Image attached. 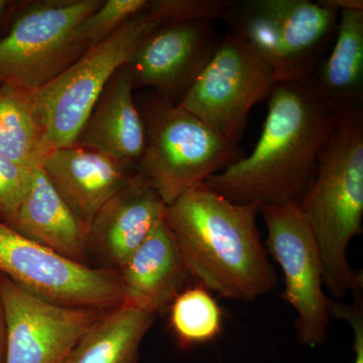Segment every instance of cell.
<instances>
[{"label":"cell","instance_id":"1","mask_svg":"<svg viewBox=\"0 0 363 363\" xmlns=\"http://www.w3.org/2000/svg\"><path fill=\"white\" fill-rule=\"evenodd\" d=\"M342 113L318 93L310 79L277 83L252 154L205 184L238 204L298 207L320 152Z\"/></svg>","mask_w":363,"mask_h":363},{"label":"cell","instance_id":"2","mask_svg":"<svg viewBox=\"0 0 363 363\" xmlns=\"http://www.w3.org/2000/svg\"><path fill=\"white\" fill-rule=\"evenodd\" d=\"M259 214V205L230 202L201 183L166 206L164 218L200 286L227 300L252 302L278 284L260 240Z\"/></svg>","mask_w":363,"mask_h":363},{"label":"cell","instance_id":"3","mask_svg":"<svg viewBox=\"0 0 363 363\" xmlns=\"http://www.w3.org/2000/svg\"><path fill=\"white\" fill-rule=\"evenodd\" d=\"M298 208L316 240L324 288L345 298L363 286L362 272L347 259L348 245L362 233L363 109L339 116Z\"/></svg>","mask_w":363,"mask_h":363},{"label":"cell","instance_id":"4","mask_svg":"<svg viewBox=\"0 0 363 363\" xmlns=\"http://www.w3.org/2000/svg\"><path fill=\"white\" fill-rule=\"evenodd\" d=\"M145 143L138 174L166 206L245 157L198 117L149 91L135 98Z\"/></svg>","mask_w":363,"mask_h":363},{"label":"cell","instance_id":"5","mask_svg":"<svg viewBox=\"0 0 363 363\" xmlns=\"http://www.w3.org/2000/svg\"><path fill=\"white\" fill-rule=\"evenodd\" d=\"M104 0L21 2L11 28L0 38V84L38 90L77 61L89 48L73 33Z\"/></svg>","mask_w":363,"mask_h":363},{"label":"cell","instance_id":"6","mask_svg":"<svg viewBox=\"0 0 363 363\" xmlns=\"http://www.w3.org/2000/svg\"><path fill=\"white\" fill-rule=\"evenodd\" d=\"M166 26L150 6L104 42L92 45L58 77L35 90L54 149L71 147L117 70L150 33Z\"/></svg>","mask_w":363,"mask_h":363},{"label":"cell","instance_id":"7","mask_svg":"<svg viewBox=\"0 0 363 363\" xmlns=\"http://www.w3.org/2000/svg\"><path fill=\"white\" fill-rule=\"evenodd\" d=\"M0 274L52 304L106 311L124 304L113 269L79 264L0 221Z\"/></svg>","mask_w":363,"mask_h":363},{"label":"cell","instance_id":"8","mask_svg":"<svg viewBox=\"0 0 363 363\" xmlns=\"http://www.w3.org/2000/svg\"><path fill=\"white\" fill-rule=\"evenodd\" d=\"M277 83L271 67L229 33L178 105L240 145L252 107L269 99Z\"/></svg>","mask_w":363,"mask_h":363},{"label":"cell","instance_id":"9","mask_svg":"<svg viewBox=\"0 0 363 363\" xmlns=\"http://www.w3.org/2000/svg\"><path fill=\"white\" fill-rule=\"evenodd\" d=\"M267 230V250L278 262L285 289L281 298L297 312L298 338L309 347L325 342L330 325L323 267L311 228L296 206H260Z\"/></svg>","mask_w":363,"mask_h":363},{"label":"cell","instance_id":"10","mask_svg":"<svg viewBox=\"0 0 363 363\" xmlns=\"http://www.w3.org/2000/svg\"><path fill=\"white\" fill-rule=\"evenodd\" d=\"M0 303L6 322V363L65 359L105 312L52 304L1 274Z\"/></svg>","mask_w":363,"mask_h":363},{"label":"cell","instance_id":"11","mask_svg":"<svg viewBox=\"0 0 363 363\" xmlns=\"http://www.w3.org/2000/svg\"><path fill=\"white\" fill-rule=\"evenodd\" d=\"M222 39L211 20L162 26L138 45L124 67L135 89L152 91L178 105Z\"/></svg>","mask_w":363,"mask_h":363},{"label":"cell","instance_id":"12","mask_svg":"<svg viewBox=\"0 0 363 363\" xmlns=\"http://www.w3.org/2000/svg\"><path fill=\"white\" fill-rule=\"evenodd\" d=\"M40 168L88 227L100 209L138 174L135 164L77 145L52 150Z\"/></svg>","mask_w":363,"mask_h":363},{"label":"cell","instance_id":"13","mask_svg":"<svg viewBox=\"0 0 363 363\" xmlns=\"http://www.w3.org/2000/svg\"><path fill=\"white\" fill-rule=\"evenodd\" d=\"M166 204L136 174L100 209L88 231V255L117 271L164 218Z\"/></svg>","mask_w":363,"mask_h":363},{"label":"cell","instance_id":"14","mask_svg":"<svg viewBox=\"0 0 363 363\" xmlns=\"http://www.w3.org/2000/svg\"><path fill=\"white\" fill-rule=\"evenodd\" d=\"M116 274L123 286L124 304L154 315L172 304L191 277L164 218Z\"/></svg>","mask_w":363,"mask_h":363},{"label":"cell","instance_id":"15","mask_svg":"<svg viewBox=\"0 0 363 363\" xmlns=\"http://www.w3.org/2000/svg\"><path fill=\"white\" fill-rule=\"evenodd\" d=\"M6 224L67 259L83 264L89 262V227L72 211L42 168L33 169L30 186Z\"/></svg>","mask_w":363,"mask_h":363},{"label":"cell","instance_id":"16","mask_svg":"<svg viewBox=\"0 0 363 363\" xmlns=\"http://www.w3.org/2000/svg\"><path fill=\"white\" fill-rule=\"evenodd\" d=\"M125 67L114 74L86 119L74 145L138 166L145 150V125Z\"/></svg>","mask_w":363,"mask_h":363},{"label":"cell","instance_id":"17","mask_svg":"<svg viewBox=\"0 0 363 363\" xmlns=\"http://www.w3.org/2000/svg\"><path fill=\"white\" fill-rule=\"evenodd\" d=\"M310 80L318 93L341 112L362 109L363 11L339 13L330 55Z\"/></svg>","mask_w":363,"mask_h":363},{"label":"cell","instance_id":"18","mask_svg":"<svg viewBox=\"0 0 363 363\" xmlns=\"http://www.w3.org/2000/svg\"><path fill=\"white\" fill-rule=\"evenodd\" d=\"M281 26L293 82L309 81L325 43L336 32L339 13L309 0H264Z\"/></svg>","mask_w":363,"mask_h":363},{"label":"cell","instance_id":"19","mask_svg":"<svg viewBox=\"0 0 363 363\" xmlns=\"http://www.w3.org/2000/svg\"><path fill=\"white\" fill-rule=\"evenodd\" d=\"M52 150L35 90L0 84V155L33 171Z\"/></svg>","mask_w":363,"mask_h":363},{"label":"cell","instance_id":"20","mask_svg":"<svg viewBox=\"0 0 363 363\" xmlns=\"http://www.w3.org/2000/svg\"><path fill=\"white\" fill-rule=\"evenodd\" d=\"M155 318L128 304L107 310L72 350L67 363H138Z\"/></svg>","mask_w":363,"mask_h":363},{"label":"cell","instance_id":"21","mask_svg":"<svg viewBox=\"0 0 363 363\" xmlns=\"http://www.w3.org/2000/svg\"><path fill=\"white\" fill-rule=\"evenodd\" d=\"M222 20L271 67L278 82H293L281 26L264 0H230Z\"/></svg>","mask_w":363,"mask_h":363},{"label":"cell","instance_id":"22","mask_svg":"<svg viewBox=\"0 0 363 363\" xmlns=\"http://www.w3.org/2000/svg\"><path fill=\"white\" fill-rule=\"evenodd\" d=\"M169 306L172 328L182 346L207 343L220 333V307L202 286L182 291Z\"/></svg>","mask_w":363,"mask_h":363},{"label":"cell","instance_id":"23","mask_svg":"<svg viewBox=\"0 0 363 363\" xmlns=\"http://www.w3.org/2000/svg\"><path fill=\"white\" fill-rule=\"evenodd\" d=\"M149 6L150 0H104L79 23L73 33L74 40L86 48L99 44Z\"/></svg>","mask_w":363,"mask_h":363},{"label":"cell","instance_id":"24","mask_svg":"<svg viewBox=\"0 0 363 363\" xmlns=\"http://www.w3.org/2000/svg\"><path fill=\"white\" fill-rule=\"evenodd\" d=\"M32 174L0 155V221L6 223L13 217L30 186Z\"/></svg>","mask_w":363,"mask_h":363},{"label":"cell","instance_id":"25","mask_svg":"<svg viewBox=\"0 0 363 363\" xmlns=\"http://www.w3.org/2000/svg\"><path fill=\"white\" fill-rule=\"evenodd\" d=\"M363 288L357 289L352 293L354 296L353 305H345L342 303L329 300V316L338 320H344L350 324L354 332L355 358L353 363H363Z\"/></svg>","mask_w":363,"mask_h":363},{"label":"cell","instance_id":"26","mask_svg":"<svg viewBox=\"0 0 363 363\" xmlns=\"http://www.w3.org/2000/svg\"><path fill=\"white\" fill-rule=\"evenodd\" d=\"M320 4L334 11H363L362 0H319Z\"/></svg>","mask_w":363,"mask_h":363},{"label":"cell","instance_id":"27","mask_svg":"<svg viewBox=\"0 0 363 363\" xmlns=\"http://www.w3.org/2000/svg\"><path fill=\"white\" fill-rule=\"evenodd\" d=\"M21 1H7V0H0V30L4 26L9 18L16 16L20 9Z\"/></svg>","mask_w":363,"mask_h":363},{"label":"cell","instance_id":"28","mask_svg":"<svg viewBox=\"0 0 363 363\" xmlns=\"http://www.w3.org/2000/svg\"><path fill=\"white\" fill-rule=\"evenodd\" d=\"M0 363H6V322L0 303Z\"/></svg>","mask_w":363,"mask_h":363},{"label":"cell","instance_id":"29","mask_svg":"<svg viewBox=\"0 0 363 363\" xmlns=\"http://www.w3.org/2000/svg\"><path fill=\"white\" fill-rule=\"evenodd\" d=\"M68 357H69V355H68ZM68 357H67L65 358V359L61 360V362H60L58 363H67V362H68Z\"/></svg>","mask_w":363,"mask_h":363}]
</instances>
